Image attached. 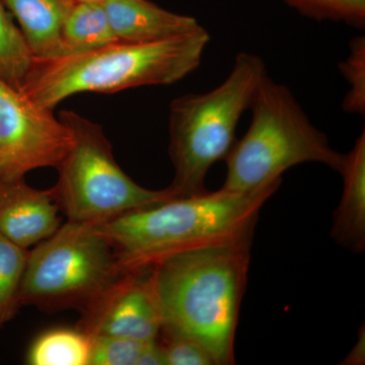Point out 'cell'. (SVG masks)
<instances>
[{
  "label": "cell",
  "mask_w": 365,
  "mask_h": 365,
  "mask_svg": "<svg viewBox=\"0 0 365 365\" xmlns=\"http://www.w3.org/2000/svg\"><path fill=\"white\" fill-rule=\"evenodd\" d=\"M338 172L343 179L341 202L333 215L331 237L355 253L365 248V133L343 155Z\"/></svg>",
  "instance_id": "obj_12"
},
{
  "label": "cell",
  "mask_w": 365,
  "mask_h": 365,
  "mask_svg": "<svg viewBox=\"0 0 365 365\" xmlns=\"http://www.w3.org/2000/svg\"><path fill=\"white\" fill-rule=\"evenodd\" d=\"M59 118L71 129L72 144L51 189L67 222H104L176 198L169 187L150 190L133 181L118 165L100 125L72 111Z\"/></svg>",
  "instance_id": "obj_7"
},
{
  "label": "cell",
  "mask_w": 365,
  "mask_h": 365,
  "mask_svg": "<svg viewBox=\"0 0 365 365\" xmlns=\"http://www.w3.org/2000/svg\"><path fill=\"white\" fill-rule=\"evenodd\" d=\"M33 63L34 56L23 33L0 0V78L20 91Z\"/></svg>",
  "instance_id": "obj_16"
},
{
  "label": "cell",
  "mask_w": 365,
  "mask_h": 365,
  "mask_svg": "<svg viewBox=\"0 0 365 365\" xmlns=\"http://www.w3.org/2000/svg\"><path fill=\"white\" fill-rule=\"evenodd\" d=\"M136 365H167L163 345L158 342V339L150 340L146 344Z\"/></svg>",
  "instance_id": "obj_22"
},
{
  "label": "cell",
  "mask_w": 365,
  "mask_h": 365,
  "mask_svg": "<svg viewBox=\"0 0 365 365\" xmlns=\"http://www.w3.org/2000/svg\"><path fill=\"white\" fill-rule=\"evenodd\" d=\"M35 59L57 56L60 33L76 0H2Z\"/></svg>",
  "instance_id": "obj_13"
},
{
  "label": "cell",
  "mask_w": 365,
  "mask_h": 365,
  "mask_svg": "<svg viewBox=\"0 0 365 365\" xmlns=\"http://www.w3.org/2000/svg\"><path fill=\"white\" fill-rule=\"evenodd\" d=\"M72 144L71 129L0 78V179L60 165Z\"/></svg>",
  "instance_id": "obj_8"
},
{
  "label": "cell",
  "mask_w": 365,
  "mask_h": 365,
  "mask_svg": "<svg viewBox=\"0 0 365 365\" xmlns=\"http://www.w3.org/2000/svg\"><path fill=\"white\" fill-rule=\"evenodd\" d=\"M52 189L29 186L25 178L0 179V235L28 250L61 227Z\"/></svg>",
  "instance_id": "obj_10"
},
{
  "label": "cell",
  "mask_w": 365,
  "mask_h": 365,
  "mask_svg": "<svg viewBox=\"0 0 365 365\" xmlns=\"http://www.w3.org/2000/svg\"><path fill=\"white\" fill-rule=\"evenodd\" d=\"M163 345L167 365H215L212 357L196 341L175 334H163Z\"/></svg>",
  "instance_id": "obj_21"
},
{
  "label": "cell",
  "mask_w": 365,
  "mask_h": 365,
  "mask_svg": "<svg viewBox=\"0 0 365 365\" xmlns=\"http://www.w3.org/2000/svg\"><path fill=\"white\" fill-rule=\"evenodd\" d=\"M79 1L98 2L100 4V2H103L104 0H79Z\"/></svg>",
  "instance_id": "obj_24"
},
{
  "label": "cell",
  "mask_w": 365,
  "mask_h": 365,
  "mask_svg": "<svg viewBox=\"0 0 365 365\" xmlns=\"http://www.w3.org/2000/svg\"><path fill=\"white\" fill-rule=\"evenodd\" d=\"M361 335L359 336V342L354 345L351 351L344 359L345 364H364L365 357V336L364 329L360 330Z\"/></svg>",
  "instance_id": "obj_23"
},
{
  "label": "cell",
  "mask_w": 365,
  "mask_h": 365,
  "mask_svg": "<svg viewBox=\"0 0 365 365\" xmlns=\"http://www.w3.org/2000/svg\"><path fill=\"white\" fill-rule=\"evenodd\" d=\"M339 69L349 91L343 102V109L347 113L364 116L365 113V38L359 36L350 43V53Z\"/></svg>",
  "instance_id": "obj_20"
},
{
  "label": "cell",
  "mask_w": 365,
  "mask_h": 365,
  "mask_svg": "<svg viewBox=\"0 0 365 365\" xmlns=\"http://www.w3.org/2000/svg\"><path fill=\"white\" fill-rule=\"evenodd\" d=\"M280 184L247 193L220 189L177 197L98 225L112 242L122 272L145 270L190 250L251 247L259 213Z\"/></svg>",
  "instance_id": "obj_1"
},
{
  "label": "cell",
  "mask_w": 365,
  "mask_h": 365,
  "mask_svg": "<svg viewBox=\"0 0 365 365\" xmlns=\"http://www.w3.org/2000/svg\"><path fill=\"white\" fill-rule=\"evenodd\" d=\"M91 337L81 329H54L39 336L29 349L31 365H90Z\"/></svg>",
  "instance_id": "obj_15"
},
{
  "label": "cell",
  "mask_w": 365,
  "mask_h": 365,
  "mask_svg": "<svg viewBox=\"0 0 365 365\" xmlns=\"http://www.w3.org/2000/svg\"><path fill=\"white\" fill-rule=\"evenodd\" d=\"M116 42L102 4L76 0L62 25L55 57L90 52Z\"/></svg>",
  "instance_id": "obj_14"
},
{
  "label": "cell",
  "mask_w": 365,
  "mask_h": 365,
  "mask_svg": "<svg viewBox=\"0 0 365 365\" xmlns=\"http://www.w3.org/2000/svg\"><path fill=\"white\" fill-rule=\"evenodd\" d=\"M266 76L264 60L242 52L220 86L173 101L169 153L175 176L169 188L176 198L206 191L209 170L232 150L237 124Z\"/></svg>",
  "instance_id": "obj_4"
},
{
  "label": "cell",
  "mask_w": 365,
  "mask_h": 365,
  "mask_svg": "<svg viewBox=\"0 0 365 365\" xmlns=\"http://www.w3.org/2000/svg\"><path fill=\"white\" fill-rule=\"evenodd\" d=\"M307 18L345 23L354 28L365 25V0H282Z\"/></svg>",
  "instance_id": "obj_18"
},
{
  "label": "cell",
  "mask_w": 365,
  "mask_h": 365,
  "mask_svg": "<svg viewBox=\"0 0 365 365\" xmlns=\"http://www.w3.org/2000/svg\"><path fill=\"white\" fill-rule=\"evenodd\" d=\"M163 318L150 268L124 273L100 299L83 312L78 329L91 337L122 336L158 339Z\"/></svg>",
  "instance_id": "obj_9"
},
{
  "label": "cell",
  "mask_w": 365,
  "mask_h": 365,
  "mask_svg": "<svg viewBox=\"0 0 365 365\" xmlns=\"http://www.w3.org/2000/svg\"><path fill=\"white\" fill-rule=\"evenodd\" d=\"M246 134L235 140L227 158V174L222 189L255 191L274 182L290 168L319 163L339 170L343 155L307 116L287 86L269 76L262 81L252 104Z\"/></svg>",
  "instance_id": "obj_5"
},
{
  "label": "cell",
  "mask_w": 365,
  "mask_h": 365,
  "mask_svg": "<svg viewBox=\"0 0 365 365\" xmlns=\"http://www.w3.org/2000/svg\"><path fill=\"white\" fill-rule=\"evenodd\" d=\"M150 341L122 336H93L90 365H136Z\"/></svg>",
  "instance_id": "obj_19"
},
{
  "label": "cell",
  "mask_w": 365,
  "mask_h": 365,
  "mask_svg": "<svg viewBox=\"0 0 365 365\" xmlns=\"http://www.w3.org/2000/svg\"><path fill=\"white\" fill-rule=\"evenodd\" d=\"M209 41L210 35L200 26L155 42H116L81 54L34 58L20 91L36 104L53 110L78 93L173 85L198 68Z\"/></svg>",
  "instance_id": "obj_3"
},
{
  "label": "cell",
  "mask_w": 365,
  "mask_h": 365,
  "mask_svg": "<svg viewBox=\"0 0 365 365\" xmlns=\"http://www.w3.org/2000/svg\"><path fill=\"white\" fill-rule=\"evenodd\" d=\"M250 266V247H204L150 268L163 318L160 333L196 341L215 364H235V337Z\"/></svg>",
  "instance_id": "obj_2"
},
{
  "label": "cell",
  "mask_w": 365,
  "mask_h": 365,
  "mask_svg": "<svg viewBox=\"0 0 365 365\" xmlns=\"http://www.w3.org/2000/svg\"><path fill=\"white\" fill-rule=\"evenodd\" d=\"M123 274L112 242L98 223L67 222L29 251L19 307L83 312Z\"/></svg>",
  "instance_id": "obj_6"
},
{
  "label": "cell",
  "mask_w": 365,
  "mask_h": 365,
  "mask_svg": "<svg viewBox=\"0 0 365 365\" xmlns=\"http://www.w3.org/2000/svg\"><path fill=\"white\" fill-rule=\"evenodd\" d=\"M100 4L119 42H155L201 26L196 19L172 13L150 0H104Z\"/></svg>",
  "instance_id": "obj_11"
},
{
  "label": "cell",
  "mask_w": 365,
  "mask_h": 365,
  "mask_svg": "<svg viewBox=\"0 0 365 365\" xmlns=\"http://www.w3.org/2000/svg\"><path fill=\"white\" fill-rule=\"evenodd\" d=\"M28 250L0 235V326L19 309V292L28 260Z\"/></svg>",
  "instance_id": "obj_17"
}]
</instances>
